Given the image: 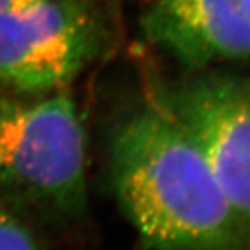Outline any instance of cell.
<instances>
[{"mask_svg":"<svg viewBox=\"0 0 250 250\" xmlns=\"http://www.w3.org/2000/svg\"><path fill=\"white\" fill-rule=\"evenodd\" d=\"M157 92L250 229V75L208 72Z\"/></svg>","mask_w":250,"mask_h":250,"instance_id":"obj_4","label":"cell"},{"mask_svg":"<svg viewBox=\"0 0 250 250\" xmlns=\"http://www.w3.org/2000/svg\"><path fill=\"white\" fill-rule=\"evenodd\" d=\"M42 0H0V14L32 6Z\"/></svg>","mask_w":250,"mask_h":250,"instance_id":"obj_7","label":"cell"},{"mask_svg":"<svg viewBox=\"0 0 250 250\" xmlns=\"http://www.w3.org/2000/svg\"><path fill=\"white\" fill-rule=\"evenodd\" d=\"M27 96L0 89V195L20 214L78 218L88 154L77 103L64 89Z\"/></svg>","mask_w":250,"mask_h":250,"instance_id":"obj_2","label":"cell"},{"mask_svg":"<svg viewBox=\"0 0 250 250\" xmlns=\"http://www.w3.org/2000/svg\"><path fill=\"white\" fill-rule=\"evenodd\" d=\"M124 0H106L107 6V16L110 18H114V21L118 22L120 16H121V7H123Z\"/></svg>","mask_w":250,"mask_h":250,"instance_id":"obj_8","label":"cell"},{"mask_svg":"<svg viewBox=\"0 0 250 250\" xmlns=\"http://www.w3.org/2000/svg\"><path fill=\"white\" fill-rule=\"evenodd\" d=\"M142 25L153 45L188 67L250 60V21L236 0H149Z\"/></svg>","mask_w":250,"mask_h":250,"instance_id":"obj_5","label":"cell"},{"mask_svg":"<svg viewBox=\"0 0 250 250\" xmlns=\"http://www.w3.org/2000/svg\"><path fill=\"white\" fill-rule=\"evenodd\" d=\"M241 11L245 14V17L250 21V0H236Z\"/></svg>","mask_w":250,"mask_h":250,"instance_id":"obj_9","label":"cell"},{"mask_svg":"<svg viewBox=\"0 0 250 250\" xmlns=\"http://www.w3.org/2000/svg\"><path fill=\"white\" fill-rule=\"evenodd\" d=\"M108 156L114 193L145 248L225 250L245 231L157 90L117 123Z\"/></svg>","mask_w":250,"mask_h":250,"instance_id":"obj_1","label":"cell"},{"mask_svg":"<svg viewBox=\"0 0 250 250\" xmlns=\"http://www.w3.org/2000/svg\"><path fill=\"white\" fill-rule=\"evenodd\" d=\"M0 250H41L21 214L0 195Z\"/></svg>","mask_w":250,"mask_h":250,"instance_id":"obj_6","label":"cell"},{"mask_svg":"<svg viewBox=\"0 0 250 250\" xmlns=\"http://www.w3.org/2000/svg\"><path fill=\"white\" fill-rule=\"evenodd\" d=\"M106 32L88 0H42L0 14V83L21 95L64 89L93 62Z\"/></svg>","mask_w":250,"mask_h":250,"instance_id":"obj_3","label":"cell"}]
</instances>
